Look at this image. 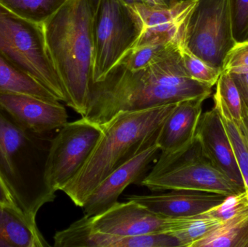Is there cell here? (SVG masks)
Segmentation results:
<instances>
[{
    "label": "cell",
    "mask_w": 248,
    "mask_h": 247,
    "mask_svg": "<svg viewBox=\"0 0 248 247\" xmlns=\"http://www.w3.org/2000/svg\"><path fill=\"white\" fill-rule=\"evenodd\" d=\"M230 74L240 92L243 108L248 110V73Z\"/></svg>",
    "instance_id": "30"
},
{
    "label": "cell",
    "mask_w": 248,
    "mask_h": 247,
    "mask_svg": "<svg viewBox=\"0 0 248 247\" xmlns=\"http://www.w3.org/2000/svg\"><path fill=\"white\" fill-rule=\"evenodd\" d=\"M179 52L185 71L191 78L211 87L217 84L221 69L212 66L191 52L185 42L179 45Z\"/></svg>",
    "instance_id": "25"
},
{
    "label": "cell",
    "mask_w": 248,
    "mask_h": 247,
    "mask_svg": "<svg viewBox=\"0 0 248 247\" xmlns=\"http://www.w3.org/2000/svg\"><path fill=\"white\" fill-rule=\"evenodd\" d=\"M126 201L118 202L103 213L90 217L93 229L119 236L171 233L176 218L156 214L136 202Z\"/></svg>",
    "instance_id": "11"
},
{
    "label": "cell",
    "mask_w": 248,
    "mask_h": 247,
    "mask_svg": "<svg viewBox=\"0 0 248 247\" xmlns=\"http://www.w3.org/2000/svg\"><path fill=\"white\" fill-rule=\"evenodd\" d=\"M55 133L31 130L0 106V177L17 208L32 220L55 199L45 178Z\"/></svg>",
    "instance_id": "4"
},
{
    "label": "cell",
    "mask_w": 248,
    "mask_h": 247,
    "mask_svg": "<svg viewBox=\"0 0 248 247\" xmlns=\"http://www.w3.org/2000/svg\"><path fill=\"white\" fill-rule=\"evenodd\" d=\"M0 106L25 127L39 133L57 131L68 123L61 102L52 103L32 96L0 93Z\"/></svg>",
    "instance_id": "16"
},
{
    "label": "cell",
    "mask_w": 248,
    "mask_h": 247,
    "mask_svg": "<svg viewBox=\"0 0 248 247\" xmlns=\"http://www.w3.org/2000/svg\"><path fill=\"white\" fill-rule=\"evenodd\" d=\"M221 223L205 212L189 217L177 218L171 233L179 239L182 247H192Z\"/></svg>",
    "instance_id": "22"
},
{
    "label": "cell",
    "mask_w": 248,
    "mask_h": 247,
    "mask_svg": "<svg viewBox=\"0 0 248 247\" xmlns=\"http://www.w3.org/2000/svg\"><path fill=\"white\" fill-rule=\"evenodd\" d=\"M167 1H168V0H167ZM174 1V0H170V2H171V1Z\"/></svg>",
    "instance_id": "36"
},
{
    "label": "cell",
    "mask_w": 248,
    "mask_h": 247,
    "mask_svg": "<svg viewBox=\"0 0 248 247\" xmlns=\"http://www.w3.org/2000/svg\"><path fill=\"white\" fill-rule=\"evenodd\" d=\"M219 115L232 146L236 160L244 179L246 191H248V145L247 142L237 122L234 121L232 117L226 115L220 114V113Z\"/></svg>",
    "instance_id": "26"
},
{
    "label": "cell",
    "mask_w": 248,
    "mask_h": 247,
    "mask_svg": "<svg viewBox=\"0 0 248 247\" xmlns=\"http://www.w3.org/2000/svg\"><path fill=\"white\" fill-rule=\"evenodd\" d=\"M195 137L202 155L232 181L246 189L232 146L215 107L201 116Z\"/></svg>",
    "instance_id": "14"
},
{
    "label": "cell",
    "mask_w": 248,
    "mask_h": 247,
    "mask_svg": "<svg viewBox=\"0 0 248 247\" xmlns=\"http://www.w3.org/2000/svg\"><path fill=\"white\" fill-rule=\"evenodd\" d=\"M185 41L160 44L143 45L131 48L124 54L116 65H120L132 72L139 71L148 66L162 55Z\"/></svg>",
    "instance_id": "24"
},
{
    "label": "cell",
    "mask_w": 248,
    "mask_h": 247,
    "mask_svg": "<svg viewBox=\"0 0 248 247\" xmlns=\"http://www.w3.org/2000/svg\"><path fill=\"white\" fill-rule=\"evenodd\" d=\"M53 239L55 247H182L172 233L119 236L97 232L86 215L66 229L56 232Z\"/></svg>",
    "instance_id": "12"
},
{
    "label": "cell",
    "mask_w": 248,
    "mask_h": 247,
    "mask_svg": "<svg viewBox=\"0 0 248 247\" xmlns=\"http://www.w3.org/2000/svg\"><path fill=\"white\" fill-rule=\"evenodd\" d=\"M159 151L155 144L109 174L86 200L82 207L86 216H97L116 204L125 188L135 183L147 171Z\"/></svg>",
    "instance_id": "13"
},
{
    "label": "cell",
    "mask_w": 248,
    "mask_h": 247,
    "mask_svg": "<svg viewBox=\"0 0 248 247\" xmlns=\"http://www.w3.org/2000/svg\"><path fill=\"white\" fill-rule=\"evenodd\" d=\"M0 52L60 102H66L63 85L48 51L44 26L19 17L1 4Z\"/></svg>",
    "instance_id": "5"
},
{
    "label": "cell",
    "mask_w": 248,
    "mask_h": 247,
    "mask_svg": "<svg viewBox=\"0 0 248 247\" xmlns=\"http://www.w3.org/2000/svg\"><path fill=\"white\" fill-rule=\"evenodd\" d=\"M0 93L26 94L52 103L59 100L39 81L0 52Z\"/></svg>",
    "instance_id": "19"
},
{
    "label": "cell",
    "mask_w": 248,
    "mask_h": 247,
    "mask_svg": "<svg viewBox=\"0 0 248 247\" xmlns=\"http://www.w3.org/2000/svg\"><path fill=\"white\" fill-rule=\"evenodd\" d=\"M176 103L119 113L101 126L103 133L87 162L62 191L82 207L109 174L155 144L163 122Z\"/></svg>",
    "instance_id": "2"
},
{
    "label": "cell",
    "mask_w": 248,
    "mask_h": 247,
    "mask_svg": "<svg viewBox=\"0 0 248 247\" xmlns=\"http://www.w3.org/2000/svg\"><path fill=\"white\" fill-rule=\"evenodd\" d=\"M208 98L200 97L176 103L156 139V145L161 152L159 158L173 156L192 145L202 116V104Z\"/></svg>",
    "instance_id": "15"
},
{
    "label": "cell",
    "mask_w": 248,
    "mask_h": 247,
    "mask_svg": "<svg viewBox=\"0 0 248 247\" xmlns=\"http://www.w3.org/2000/svg\"><path fill=\"white\" fill-rule=\"evenodd\" d=\"M246 41H248V38H247V40H246Z\"/></svg>",
    "instance_id": "37"
},
{
    "label": "cell",
    "mask_w": 248,
    "mask_h": 247,
    "mask_svg": "<svg viewBox=\"0 0 248 247\" xmlns=\"http://www.w3.org/2000/svg\"><path fill=\"white\" fill-rule=\"evenodd\" d=\"M103 129L81 117L67 123L52 139L45 178L52 191L62 189L77 175L97 145Z\"/></svg>",
    "instance_id": "9"
},
{
    "label": "cell",
    "mask_w": 248,
    "mask_h": 247,
    "mask_svg": "<svg viewBox=\"0 0 248 247\" xmlns=\"http://www.w3.org/2000/svg\"><path fill=\"white\" fill-rule=\"evenodd\" d=\"M185 43L197 56L221 70L236 44L230 0H198L188 21Z\"/></svg>",
    "instance_id": "8"
},
{
    "label": "cell",
    "mask_w": 248,
    "mask_h": 247,
    "mask_svg": "<svg viewBox=\"0 0 248 247\" xmlns=\"http://www.w3.org/2000/svg\"><path fill=\"white\" fill-rule=\"evenodd\" d=\"M0 203L17 208L11 194H10L7 187L4 185L1 177H0Z\"/></svg>",
    "instance_id": "31"
},
{
    "label": "cell",
    "mask_w": 248,
    "mask_h": 247,
    "mask_svg": "<svg viewBox=\"0 0 248 247\" xmlns=\"http://www.w3.org/2000/svg\"><path fill=\"white\" fill-rule=\"evenodd\" d=\"M69 0H0V4L19 17L43 26Z\"/></svg>",
    "instance_id": "21"
},
{
    "label": "cell",
    "mask_w": 248,
    "mask_h": 247,
    "mask_svg": "<svg viewBox=\"0 0 248 247\" xmlns=\"http://www.w3.org/2000/svg\"><path fill=\"white\" fill-rule=\"evenodd\" d=\"M233 36L236 43L247 40L248 0H230Z\"/></svg>",
    "instance_id": "28"
},
{
    "label": "cell",
    "mask_w": 248,
    "mask_h": 247,
    "mask_svg": "<svg viewBox=\"0 0 248 247\" xmlns=\"http://www.w3.org/2000/svg\"><path fill=\"white\" fill-rule=\"evenodd\" d=\"M141 184L153 191L187 189L231 196L246 190L202 155L196 137L183 152L169 158H159Z\"/></svg>",
    "instance_id": "6"
},
{
    "label": "cell",
    "mask_w": 248,
    "mask_h": 247,
    "mask_svg": "<svg viewBox=\"0 0 248 247\" xmlns=\"http://www.w3.org/2000/svg\"><path fill=\"white\" fill-rule=\"evenodd\" d=\"M216 85L214 107L220 114L230 116L237 123L241 121L243 116L241 97L231 74L221 72Z\"/></svg>",
    "instance_id": "23"
},
{
    "label": "cell",
    "mask_w": 248,
    "mask_h": 247,
    "mask_svg": "<svg viewBox=\"0 0 248 247\" xmlns=\"http://www.w3.org/2000/svg\"><path fill=\"white\" fill-rule=\"evenodd\" d=\"M140 1L153 7H166L170 4L167 0H140Z\"/></svg>",
    "instance_id": "33"
},
{
    "label": "cell",
    "mask_w": 248,
    "mask_h": 247,
    "mask_svg": "<svg viewBox=\"0 0 248 247\" xmlns=\"http://www.w3.org/2000/svg\"><path fill=\"white\" fill-rule=\"evenodd\" d=\"M92 1H93V5H94V9H96V7H97V5H98L99 1H100V0H92Z\"/></svg>",
    "instance_id": "35"
},
{
    "label": "cell",
    "mask_w": 248,
    "mask_h": 247,
    "mask_svg": "<svg viewBox=\"0 0 248 247\" xmlns=\"http://www.w3.org/2000/svg\"><path fill=\"white\" fill-rule=\"evenodd\" d=\"M243 119L241 121L237 123L242 133L246 139L248 145V109L243 108Z\"/></svg>",
    "instance_id": "32"
},
{
    "label": "cell",
    "mask_w": 248,
    "mask_h": 247,
    "mask_svg": "<svg viewBox=\"0 0 248 247\" xmlns=\"http://www.w3.org/2000/svg\"><path fill=\"white\" fill-rule=\"evenodd\" d=\"M227 197L217 193L173 189L163 194L128 196L125 200L136 202L156 214L177 218L205 213L222 203Z\"/></svg>",
    "instance_id": "17"
},
{
    "label": "cell",
    "mask_w": 248,
    "mask_h": 247,
    "mask_svg": "<svg viewBox=\"0 0 248 247\" xmlns=\"http://www.w3.org/2000/svg\"><path fill=\"white\" fill-rule=\"evenodd\" d=\"M122 1H124L125 4H128V5H131V4L136 2H141L140 0H122Z\"/></svg>",
    "instance_id": "34"
},
{
    "label": "cell",
    "mask_w": 248,
    "mask_h": 247,
    "mask_svg": "<svg viewBox=\"0 0 248 247\" xmlns=\"http://www.w3.org/2000/svg\"><path fill=\"white\" fill-rule=\"evenodd\" d=\"M180 44L139 71L132 72L116 65L103 81L91 84L87 112L81 117L101 127L119 113L210 97L212 87L186 73Z\"/></svg>",
    "instance_id": "1"
},
{
    "label": "cell",
    "mask_w": 248,
    "mask_h": 247,
    "mask_svg": "<svg viewBox=\"0 0 248 247\" xmlns=\"http://www.w3.org/2000/svg\"><path fill=\"white\" fill-rule=\"evenodd\" d=\"M92 0H69L43 25L48 51L66 94L65 104L85 116L94 62Z\"/></svg>",
    "instance_id": "3"
},
{
    "label": "cell",
    "mask_w": 248,
    "mask_h": 247,
    "mask_svg": "<svg viewBox=\"0 0 248 247\" xmlns=\"http://www.w3.org/2000/svg\"><path fill=\"white\" fill-rule=\"evenodd\" d=\"M248 210V191L228 196L218 205L206 211L210 216L221 222L226 221Z\"/></svg>",
    "instance_id": "27"
},
{
    "label": "cell",
    "mask_w": 248,
    "mask_h": 247,
    "mask_svg": "<svg viewBox=\"0 0 248 247\" xmlns=\"http://www.w3.org/2000/svg\"><path fill=\"white\" fill-rule=\"evenodd\" d=\"M198 2V0H174L166 7H153L142 2L128 5L141 26L132 47L185 39L188 21Z\"/></svg>",
    "instance_id": "10"
},
{
    "label": "cell",
    "mask_w": 248,
    "mask_h": 247,
    "mask_svg": "<svg viewBox=\"0 0 248 247\" xmlns=\"http://www.w3.org/2000/svg\"><path fill=\"white\" fill-rule=\"evenodd\" d=\"M141 32L138 19L122 0H100L94 11L93 83L103 81ZM92 83V84H93Z\"/></svg>",
    "instance_id": "7"
},
{
    "label": "cell",
    "mask_w": 248,
    "mask_h": 247,
    "mask_svg": "<svg viewBox=\"0 0 248 247\" xmlns=\"http://www.w3.org/2000/svg\"><path fill=\"white\" fill-rule=\"evenodd\" d=\"M192 247H248V210L222 222Z\"/></svg>",
    "instance_id": "20"
},
{
    "label": "cell",
    "mask_w": 248,
    "mask_h": 247,
    "mask_svg": "<svg viewBox=\"0 0 248 247\" xmlns=\"http://www.w3.org/2000/svg\"><path fill=\"white\" fill-rule=\"evenodd\" d=\"M221 72L248 73V41L237 42L227 53L223 62Z\"/></svg>",
    "instance_id": "29"
},
{
    "label": "cell",
    "mask_w": 248,
    "mask_h": 247,
    "mask_svg": "<svg viewBox=\"0 0 248 247\" xmlns=\"http://www.w3.org/2000/svg\"><path fill=\"white\" fill-rule=\"evenodd\" d=\"M36 220L19 209L0 203V247H47Z\"/></svg>",
    "instance_id": "18"
}]
</instances>
